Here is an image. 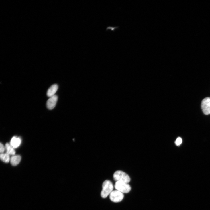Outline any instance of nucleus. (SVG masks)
<instances>
[{
    "label": "nucleus",
    "instance_id": "f03ea898",
    "mask_svg": "<svg viewBox=\"0 0 210 210\" xmlns=\"http://www.w3.org/2000/svg\"><path fill=\"white\" fill-rule=\"evenodd\" d=\"M113 178L117 182H122L128 183L130 182V177L123 172L118 170L115 172L113 174Z\"/></svg>",
    "mask_w": 210,
    "mask_h": 210
},
{
    "label": "nucleus",
    "instance_id": "7ed1b4c3",
    "mask_svg": "<svg viewBox=\"0 0 210 210\" xmlns=\"http://www.w3.org/2000/svg\"><path fill=\"white\" fill-rule=\"evenodd\" d=\"M115 187L117 190L123 193H127L131 190V187L128 183L122 182H117Z\"/></svg>",
    "mask_w": 210,
    "mask_h": 210
},
{
    "label": "nucleus",
    "instance_id": "423d86ee",
    "mask_svg": "<svg viewBox=\"0 0 210 210\" xmlns=\"http://www.w3.org/2000/svg\"><path fill=\"white\" fill-rule=\"evenodd\" d=\"M58 100V97L56 95L50 97L46 103L47 108L50 110L53 109L56 106Z\"/></svg>",
    "mask_w": 210,
    "mask_h": 210
},
{
    "label": "nucleus",
    "instance_id": "9b49d317",
    "mask_svg": "<svg viewBox=\"0 0 210 210\" xmlns=\"http://www.w3.org/2000/svg\"><path fill=\"white\" fill-rule=\"evenodd\" d=\"M10 156L7 153L1 154L0 155V158L3 162L7 163L10 161L11 158Z\"/></svg>",
    "mask_w": 210,
    "mask_h": 210
},
{
    "label": "nucleus",
    "instance_id": "20e7f679",
    "mask_svg": "<svg viewBox=\"0 0 210 210\" xmlns=\"http://www.w3.org/2000/svg\"><path fill=\"white\" fill-rule=\"evenodd\" d=\"M124 197L123 193L117 190H113L110 193L109 198L113 202L118 203L121 201Z\"/></svg>",
    "mask_w": 210,
    "mask_h": 210
},
{
    "label": "nucleus",
    "instance_id": "9d476101",
    "mask_svg": "<svg viewBox=\"0 0 210 210\" xmlns=\"http://www.w3.org/2000/svg\"><path fill=\"white\" fill-rule=\"evenodd\" d=\"M6 153L9 155L13 156L15 155V152L14 149L11 146L10 144L7 143L5 145Z\"/></svg>",
    "mask_w": 210,
    "mask_h": 210
},
{
    "label": "nucleus",
    "instance_id": "4468645a",
    "mask_svg": "<svg viewBox=\"0 0 210 210\" xmlns=\"http://www.w3.org/2000/svg\"><path fill=\"white\" fill-rule=\"evenodd\" d=\"M119 26L117 27H111L108 26L106 28V31L108 30H110L111 31L114 32L115 30L119 28Z\"/></svg>",
    "mask_w": 210,
    "mask_h": 210
},
{
    "label": "nucleus",
    "instance_id": "1a4fd4ad",
    "mask_svg": "<svg viewBox=\"0 0 210 210\" xmlns=\"http://www.w3.org/2000/svg\"><path fill=\"white\" fill-rule=\"evenodd\" d=\"M58 88V86L57 84H54L52 85L47 91V95L49 97L55 95Z\"/></svg>",
    "mask_w": 210,
    "mask_h": 210
},
{
    "label": "nucleus",
    "instance_id": "f257e3e1",
    "mask_svg": "<svg viewBox=\"0 0 210 210\" xmlns=\"http://www.w3.org/2000/svg\"><path fill=\"white\" fill-rule=\"evenodd\" d=\"M114 186L111 181L109 180L105 181L102 185V189L101 196L103 198H106L113 191Z\"/></svg>",
    "mask_w": 210,
    "mask_h": 210
},
{
    "label": "nucleus",
    "instance_id": "f8f14e48",
    "mask_svg": "<svg viewBox=\"0 0 210 210\" xmlns=\"http://www.w3.org/2000/svg\"><path fill=\"white\" fill-rule=\"evenodd\" d=\"M182 138L180 137H178L176 139L175 142V143L177 146H179L182 144Z\"/></svg>",
    "mask_w": 210,
    "mask_h": 210
},
{
    "label": "nucleus",
    "instance_id": "ddd939ff",
    "mask_svg": "<svg viewBox=\"0 0 210 210\" xmlns=\"http://www.w3.org/2000/svg\"><path fill=\"white\" fill-rule=\"evenodd\" d=\"M5 150V146H4L2 143H1L0 144V152L1 154L4 153Z\"/></svg>",
    "mask_w": 210,
    "mask_h": 210
},
{
    "label": "nucleus",
    "instance_id": "0eeeda50",
    "mask_svg": "<svg viewBox=\"0 0 210 210\" xmlns=\"http://www.w3.org/2000/svg\"><path fill=\"white\" fill-rule=\"evenodd\" d=\"M21 143V138L16 136L13 137L11 140L10 144L14 149L17 148L20 145Z\"/></svg>",
    "mask_w": 210,
    "mask_h": 210
},
{
    "label": "nucleus",
    "instance_id": "6e6552de",
    "mask_svg": "<svg viewBox=\"0 0 210 210\" xmlns=\"http://www.w3.org/2000/svg\"><path fill=\"white\" fill-rule=\"evenodd\" d=\"M21 157L19 155H14L12 156L10 158V162L12 165L17 166L20 162Z\"/></svg>",
    "mask_w": 210,
    "mask_h": 210
},
{
    "label": "nucleus",
    "instance_id": "39448f33",
    "mask_svg": "<svg viewBox=\"0 0 210 210\" xmlns=\"http://www.w3.org/2000/svg\"><path fill=\"white\" fill-rule=\"evenodd\" d=\"M201 107L205 115H208L210 114V98H206L202 100Z\"/></svg>",
    "mask_w": 210,
    "mask_h": 210
}]
</instances>
